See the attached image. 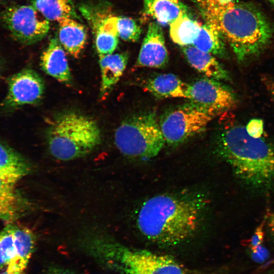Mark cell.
Returning a JSON list of instances; mask_svg holds the SVG:
<instances>
[{"mask_svg": "<svg viewBox=\"0 0 274 274\" xmlns=\"http://www.w3.org/2000/svg\"><path fill=\"white\" fill-rule=\"evenodd\" d=\"M208 200L203 195L160 194L146 200L139 211L138 228L147 239L173 247L197 230Z\"/></svg>", "mask_w": 274, "mask_h": 274, "instance_id": "6da1fadb", "label": "cell"}, {"mask_svg": "<svg viewBox=\"0 0 274 274\" xmlns=\"http://www.w3.org/2000/svg\"><path fill=\"white\" fill-rule=\"evenodd\" d=\"M207 23L214 26L231 48L239 62L260 54L270 43L273 29L264 14L255 6L216 0L199 2Z\"/></svg>", "mask_w": 274, "mask_h": 274, "instance_id": "7a4b0ae2", "label": "cell"}, {"mask_svg": "<svg viewBox=\"0 0 274 274\" xmlns=\"http://www.w3.org/2000/svg\"><path fill=\"white\" fill-rule=\"evenodd\" d=\"M217 152L246 187L258 191L274 187L273 143L261 137H253L246 127L235 124L220 133Z\"/></svg>", "mask_w": 274, "mask_h": 274, "instance_id": "3957f363", "label": "cell"}, {"mask_svg": "<svg viewBox=\"0 0 274 274\" xmlns=\"http://www.w3.org/2000/svg\"><path fill=\"white\" fill-rule=\"evenodd\" d=\"M49 150L62 161L83 157L91 152L101 141V131L93 119L75 112L57 116L46 131Z\"/></svg>", "mask_w": 274, "mask_h": 274, "instance_id": "277c9868", "label": "cell"}, {"mask_svg": "<svg viewBox=\"0 0 274 274\" xmlns=\"http://www.w3.org/2000/svg\"><path fill=\"white\" fill-rule=\"evenodd\" d=\"M92 247L109 266L123 274H196L169 256L129 249L109 239H96Z\"/></svg>", "mask_w": 274, "mask_h": 274, "instance_id": "5b68a950", "label": "cell"}, {"mask_svg": "<svg viewBox=\"0 0 274 274\" xmlns=\"http://www.w3.org/2000/svg\"><path fill=\"white\" fill-rule=\"evenodd\" d=\"M114 142L122 154L144 160L157 155L165 143L159 122L152 113L124 120L115 131Z\"/></svg>", "mask_w": 274, "mask_h": 274, "instance_id": "8992f818", "label": "cell"}, {"mask_svg": "<svg viewBox=\"0 0 274 274\" xmlns=\"http://www.w3.org/2000/svg\"><path fill=\"white\" fill-rule=\"evenodd\" d=\"M217 115L190 102L167 111L159 123L165 143L176 145L203 131Z\"/></svg>", "mask_w": 274, "mask_h": 274, "instance_id": "52a82bcc", "label": "cell"}, {"mask_svg": "<svg viewBox=\"0 0 274 274\" xmlns=\"http://www.w3.org/2000/svg\"><path fill=\"white\" fill-rule=\"evenodd\" d=\"M2 17L14 38L25 45L41 41L50 29L49 21L32 5L9 7L2 13Z\"/></svg>", "mask_w": 274, "mask_h": 274, "instance_id": "ba28073f", "label": "cell"}, {"mask_svg": "<svg viewBox=\"0 0 274 274\" xmlns=\"http://www.w3.org/2000/svg\"><path fill=\"white\" fill-rule=\"evenodd\" d=\"M35 244L30 229L15 222L7 224L0 232V269L10 267L25 271Z\"/></svg>", "mask_w": 274, "mask_h": 274, "instance_id": "9c48e42d", "label": "cell"}, {"mask_svg": "<svg viewBox=\"0 0 274 274\" xmlns=\"http://www.w3.org/2000/svg\"><path fill=\"white\" fill-rule=\"evenodd\" d=\"M220 81L205 78L189 84L187 98L218 115L233 109L237 105V97L231 89Z\"/></svg>", "mask_w": 274, "mask_h": 274, "instance_id": "30bf717a", "label": "cell"}, {"mask_svg": "<svg viewBox=\"0 0 274 274\" xmlns=\"http://www.w3.org/2000/svg\"><path fill=\"white\" fill-rule=\"evenodd\" d=\"M44 91L45 84L41 76L32 69H23L9 78L2 108L11 111L24 105L36 104L42 99Z\"/></svg>", "mask_w": 274, "mask_h": 274, "instance_id": "8fae6325", "label": "cell"}, {"mask_svg": "<svg viewBox=\"0 0 274 274\" xmlns=\"http://www.w3.org/2000/svg\"><path fill=\"white\" fill-rule=\"evenodd\" d=\"M168 61L163 30L158 23H149L135 65L138 67L161 68Z\"/></svg>", "mask_w": 274, "mask_h": 274, "instance_id": "7c38bea8", "label": "cell"}, {"mask_svg": "<svg viewBox=\"0 0 274 274\" xmlns=\"http://www.w3.org/2000/svg\"><path fill=\"white\" fill-rule=\"evenodd\" d=\"M79 10L90 25L94 38L118 35L117 16L113 14L108 3L84 4L79 7Z\"/></svg>", "mask_w": 274, "mask_h": 274, "instance_id": "4fadbf2b", "label": "cell"}, {"mask_svg": "<svg viewBox=\"0 0 274 274\" xmlns=\"http://www.w3.org/2000/svg\"><path fill=\"white\" fill-rule=\"evenodd\" d=\"M40 65L47 75L57 81L69 84L72 76L64 49L56 37L52 38L40 57Z\"/></svg>", "mask_w": 274, "mask_h": 274, "instance_id": "5bb4252c", "label": "cell"}, {"mask_svg": "<svg viewBox=\"0 0 274 274\" xmlns=\"http://www.w3.org/2000/svg\"><path fill=\"white\" fill-rule=\"evenodd\" d=\"M31 170L30 163L24 156L0 141V177L3 180L16 185Z\"/></svg>", "mask_w": 274, "mask_h": 274, "instance_id": "9a60e30c", "label": "cell"}, {"mask_svg": "<svg viewBox=\"0 0 274 274\" xmlns=\"http://www.w3.org/2000/svg\"><path fill=\"white\" fill-rule=\"evenodd\" d=\"M27 208V202L16 189V185L6 182L0 177V220L6 224L14 223Z\"/></svg>", "mask_w": 274, "mask_h": 274, "instance_id": "2e32d148", "label": "cell"}, {"mask_svg": "<svg viewBox=\"0 0 274 274\" xmlns=\"http://www.w3.org/2000/svg\"><path fill=\"white\" fill-rule=\"evenodd\" d=\"M182 52L189 64L208 78L219 81L230 79L227 71L213 54L192 45L183 47Z\"/></svg>", "mask_w": 274, "mask_h": 274, "instance_id": "e0dca14e", "label": "cell"}, {"mask_svg": "<svg viewBox=\"0 0 274 274\" xmlns=\"http://www.w3.org/2000/svg\"><path fill=\"white\" fill-rule=\"evenodd\" d=\"M58 22L59 42L71 55L79 57L87 42L86 27L73 18H65Z\"/></svg>", "mask_w": 274, "mask_h": 274, "instance_id": "ac0fdd59", "label": "cell"}, {"mask_svg": "<svg viewBox=\"0 0 274 274\" xmlns=\"http://www.w3.org/2000/svg\"><path fill=\"white\" fill-rule=\"evenodd\" d=\"M188 84L172 74H160L148 79L144 89L159 98H187Z\"/></svg>", "mask_w": 274, "mask_h": 274, "instance_id": "d6986e66", "label": "cell"}, {"mask_svg": "<svg viewBox=\"0 0 274 274\" xmlns=\"http://www.w3.org/2000/svg\"><path fill=\"white\" fill-rule=\"evenodd\" d=\"M144 12L159 25H170L178 17L188 14L187 7L180 0H143Z\"/></svg>", "mask_w": 274, "mask_h": 274, "instance_id": "ffe728a7", "label": "cell"}, {"mask_svg": "<svg viewBox=\"0 0 274 274\" xmlns=\"http://www.w3.org/2000/svg\"><path fill=\"white\" fill-rule=\"evenodd\" d=\"M101 82L100 94L104 95L118 82L127 64V53L99 55Z\"/></svg>", "mask_w": 274, "mask_h": 274, "instance_id": "44dd1931", "label": "cell"}, {"mask_svg": "<svg viewBox=\"0 0 274 274\" xmlns=\"http://www.w3.org/2000/svg\"><path fill=\"white\" fill-rule=\"evenodd\" d=\"M32 5L49 21L79 19L74 0H31Z\"/></svg>", "mask_w": 274, "mask_h": 274, "instance_id": "7402d4cb", "label": "cell"}, {"mask_svg": "<svg viewBox=\"0 0 274 274\" xmlns=\"http://www.w3.org/2000/svg\"><path fill=\"white\" fill-rule=\"evenodd\" d=\"M169 25V34L172 41L185 47L192 45L202 25L188 14H185L178 17Z\"/></svg>", "mask_w": 274, "mask_h": 274, "instance_id": "603a6c76", "label": "cell"}, {"mask_svg": "<svg viewBox=\"0 0 274 274\" xmlns=\"http://www.w3.org/2000/svg\"><path fill=\"white\" fill-rule=\"evenodd\" d=\"M220 32L212 25H202L198 37L192 46L198 49L220 57H224L226 51Z\"/></svg>", "mask_w": 274, "mask_h": 274, "instance_id": "cb8c5ba5", "label": "cell"}, {"mask_svg": "<svg viewBox=\"0 0 274 274\" xmlns=\"http://www.w3.org/2000/svg\"><path fill=\"white\" fill-rule=\"evenodd\" d=\"M117 30L118 37L132 42L138 41L142 33L140 26L133 19L122 16H117Z\"/></svg>", "mask_w": 274, "mask_h": 274, "instance_id": "d4e9b609", "label": "cell"}, {"mask_svg": "<svg viewBox=\"0 0 274 274\" xmlns=\"http://www.w3.org/2000/svg\"><path fill=\"white\" fill-rule=\"evenodd\" d=\"M247 132L254 138H260L263 133V123L261 120L252 119L246 126Z\"/></svg>", "mask_w": 274, "mask_h": 274, "instance_id": "484cf974", "label": "cell"}, {"mask_svg": "<svg viewBox=\"0 0 274 274\" xmlns=\"http://www.w3.org/2000/svg\"><path fill=\"white\" fill-rule=\"evenodd\" d=\"M265 218L255 229L253 235L250 240V249L254 248L262 245L264 236V225Z\"/></svg>", "mask_w": 274, "mask_h": 274, "instance_id": "4316f807", "label": "cell"}, {"mask_svg": "<svg viewBox=\"0 0 274 274\" xmlns=\"http://www.w3.org/2000/svg\"><path fill=\"white\" fill-rule=\"evenodd\" d=\"M268 251L262 245L251 249L252 259L256 263H261L269 257Z\"/></svg>", "mask_w": 274, "mask_h": 274, "instance_id": "83f0119b", "label": "cell"}, {"mask_svg": "<svg viewBox=\"0 0 274 274\" xmlns=\"http://www.w3.org/2000/svg\"><path fill=\"white\" fill-rule=\"evenodd\" d=\"M261 81L274 101V78L266 75H262Z\"/></svg>", "mask_w": 274, "mask_h": 274, "instance_id": "f1b7e54d", "label": "cell"}, {"mask_svg": "<svg viewBox=\"0 0 274 274\" xmlns=\"http://www.w3.org/2000/svg\"><path fill=\"white\" fill-rule=\"evenodd\" d=\"M267 219L268 228L270 234V236L274 242V212L269 214Z\"/></svg>", "mask_w": 274, "mask_h": 274, "instance_id": "f546056e", "label": "cell"}, {"mask_svg": "<svg viewBox=\"0 0 274 274\" xmlns=\"http://www.w3.org/2000/svg\"><path fill=\"white\" fill-rule=\"evenodd\" d=\"M0 274H25V271H17L6 268L5 270L1 272Z\"/></svg>", "mask_w": 274, "mask_h": 274, "instance_id": "4dcf8cb0", "label": "cell"}, {"mask_svg": "<svg viewBox=\"0 0 274 274\" xmlns=\"http://www.w3.org/2000/svg\"><path fill=\"white\" fill-rule=\"evenodd\" d=\"M221 5H226L233 2V0H216Z\"/></svg>", "mask_w": 274, "mask_h": 274, "instance_id": "1f68e13d", "label": "cell"}, {"mask_svg": "<svg viewBox=\"0 0 274 274\" xmlns=\"http://www.w3.org/2000/svg\"><path fill=\"white\" fill-rule=\"evenodd\" d=\"M271 4L274 6V0H268Z\"/></svg>", "mask_w": 274, "mask_h": 274, "instance_id": "d6a6232c", "label": "cell"}, {"mask_svg": "<svg viewBox=\"0 0 274 274\" xmlns=\"http://www.w3.org/2000/svg\"><path fill=\"white\" fill-rule=\"evenodd\" d=\"M52 274H69V273H63V272H56V273H52Z\"/></svg>", "mask_w": 274, "mask_h": 274, "instance_id": "836d02e7", "label": "cell"}, {"mask_svg": "<svg viewBox=\"0 0 274 274\" xmlns=\"http://www.w3.org/2000/svg\"><path fill=\"white\" fill-rule=\"evenodd\" d=\"M1 72H2V63H1V60H0V75H1Z\"/></svg>", "mask_w": 274, "mask_h": 274, "instance_id": "e575fe53", "label": "cell"}, {"mask_svg": "<svg viewBox=\"0 0 274 274\" xmlns=\"http://www.w3.org/2000/svg\"><path fill=\"white\" fill-rule=\"evenodd\" d=\"M270 274H274V270L272 272H271Z\"/></svg>", "mask_w": 274, "mask_h": 274, "instance_id": "d590c367", "label": "cell"}]
</instances>
